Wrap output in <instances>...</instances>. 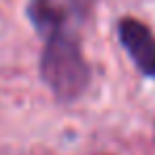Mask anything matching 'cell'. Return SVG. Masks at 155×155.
Segmentation results:
<instances>
[{
	"label": "cell",
	"mask_w": 155,
	"mask_h": 155,
	"mask_svg": "<svg viewBox=\"0 0 155 155\" xmlns=\"http://www.w3.org/2000/svg\"><path fill=\"white\" fill-rule=\"evenodd\" d=\"M119 41L134 60V64L155 79V36L138 19H123L119 24Z\"/></svg>",
	"instance_id": "cell-3"
},
{
	"label": "cell",
	"mask_w": 155,
	"mask_h": 155,
	"mask_svg": "<svg viewBox=\"0 0 155 155\" xmlns=\"http://www.w3.org/2000/svg\"><path fill=\"white\" fill-rule=\"evenodd\" d=\"M94 5V0H32L30 2V17L34 26L53 36L64 32L70 21H81Z\"/></svg>",
	"instance_id": "cell-2"
},
{
	"label": "cell",
	"mask_w": 155,
	"mask_h": 155,
	"mask_svg": "<svg viewBox=\"0 0 155 155\" xmlns=\"http://www.w3.org/2000/svg\"><path fill=\"white\" fill-rule=\"evenodd\" d=\"M41 74L53 96L62 102H72L85 91L89 83V66L79 43L70 34L58 32L47 38L41 58Z\"/></svg>",
	"instance_id": "cell-1"
}]
</instances>
